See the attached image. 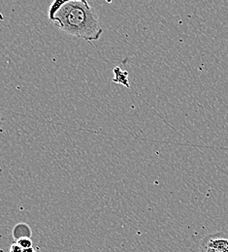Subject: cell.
Instances as JSON below:
<instances>
[{"mask_svg":"<svg viewBox=\"0 0 228 252\" xmlns=\"http://www.w3.org/2000/svg\"><path fill=\"white\" fill-rule=\"evenodd\" d=\"M114 79L113 82L118 84V85H122L130 90H132L130 86V80H129V72L126 70H123L120 67H115L114 70Z\"/></svg>","mask_w":228,"mask_h":252,"instance_id":"277c9868","label":"cell"},{"mask_svg":"<svg viewBox=\"0 0 228 252\" xmlns=\"http://www.w3.org/2000/svg\"></svg>","mask_w":228,"mask_h":252,"instance_id":"30bf717a","label":"cell"},{"mask_svg":"<svg viewBox=\"0 0 228 252\" xmlns=\"http://www.w3.org/2000/svg\"><path fill=\"white\" fill-rule=\"evenodd\" d=\"M52 22L67 34L87 41H98L103 33L96 10L85 0H67Z\"/></svg>","mask_w":228,"mask_h":252,"instance_id":"6da1fadb","label":"cell"},{"mask_svg":"<svg viewBox=\"0 0 228 252\" xmlns=\"http://www.w3.org/2000/svg\"><path fill=\"white\" fill-rule=\"evenodd\" d=\"M67 0H54L49 9V19L53 21L55 16L60 12L63 6L66 3Z\"/></svg>","mask_w":228,"mask_h":252,"instance_id":"5b68a950","label":"cell"},{"mask_svg":"<svg viewBox=\"0 0 228 252\" xmlns=\"http://www.w3.org/2000/svg\"><path fill=\"white\" fill-rule=\"evenodd\" d=\"M16 243H18V244L20 245V247H21L23 250L33 248V241H32V238H24V239H21V240L17 241Z\"/></svg>","mask_w":228,"mask_h":252,"instance_id":"8992f818","label":"cell"},{"mask_svg":"<svg viewBox=\"0 0 228 252\" xmlns=\"http://www.w3.org/2000/svg\"><path fill=\"white\" fill-rule=\"evenodd\" d=\"M35 251L33 250V248H31V249H25L23 252H34Z\"/></svg>","mask_w":228,"mask_h":252,"instance_id":"9c48e42d","label":"cell"},{"mask_svg":"<svg viewBox=\"0 0 228 252\" xmlns=\"http://www.w3.org/2000/svg\"><path fill=\"white\" fill-rule=\"evenodd\" d=\"M12 235H13V238L15 239V241L17 242V241H19L21 239H24V238H32L33 231H32V228L30 227L29 224L19 223L13 228Z\"/></svg>","mask_w":228,"mask_h":252,"instance_id":"3957f363","label":"cell"},{"mask_svg":"<svg viewBox=\"0 0 228 252\" xmlns=\"http://www.w3.org/2000/svg\"><path fill=\"white\" fill-rule=\"evenodd\" d=\"M201 247L214 249L221 252H228V236L219 233L208 235L203 239Z\"/></svg>","mask_w":228,"mask_h":252,"instance_id":"7a4b0ae2","label":"cell"},{"mask_svg":"<svg viewBox=\"0 0 228 252\" xmlns=\"http://www.w3.org/2000/svg\"><path fill=\"white\" fill-rule=\"evenodd\" d=\"M23 249L20 247V245L18 243H14L11 247H10V250L9 252H23Z\"/></svg>","mask_w":228,"mask_h":252,"instance_id":"52a82bcc","label":"cell"},{"mask_svg":"<svg viewBox=\"0 0 228 252\" xmlns=\"http://www.w3.org/2000/svg\"><path fill=\"white\" fill-rule=\"evenodd\" d=\"M201 252H221L219 251H216L214 249H210V248H206V247H201Z\"/></svg>","mask_w":228,"mask_h":252,"instance_id":"ba28073f","label":"cell"}]
</instances>
